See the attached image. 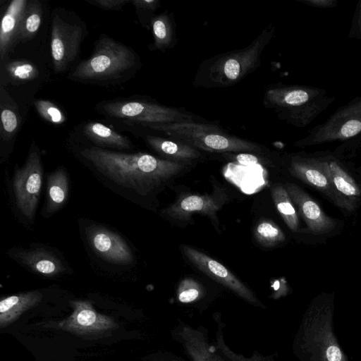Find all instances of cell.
<instances>
[{
    "label": "cell",
    "instance_id": "cell-1",
    "mask_svg": "<svg viewBox=\"0 0 361 361\" xmlns=\"http://www.w3.org/2000/svg\"><path fill=\"white\" fill-rule=\"evenodd\" d=\"M78 155L111 182L141 195L157 189L188 164L147 153H125L95 146L81 149Z\"/></svg>",
    "mask_w": 361,
    "mask_h": 361
},
{
    "label": "cell",
    "instance_id": "cell-2",
    "mask_svg": "<svg viewBox=\"0 0 361 361\" xmlns=\"http://www.w3.org/2000/svg\"><path fill=\"white\" fill-rule=\"evenodd\" d=\"M334 293H322L307 307L293 351L299 361H349L334 334Z\"/></svg>",
    "mask_w": 361,
    "mask_h": 361
},
{
    "label": "cell",
    "instance_id": "cell-3",
    "mask_svg": "<svg viewBox=\"0 0 361 361\" xmlns=\"http://www.w3.org/2000/svg\"><path fill=\"white\" fill-rule=\"evenodd\" d=\"M140 67V58L131 47L101 34L92 54L72 69L68 78L87 84L115 85L130 79Z\"/></svg>",
    "mask_w": 361,
    "mask_h": 361
},
{
    "label": "cell",
    "instance_id": "cell-4",
    "mask_svg": "<svg viewBox=\"0 0 361 361\" xmlns=\"http://www.w3.org/2000/svg\"><path fill=\"white\" fill-rule=\"evenodd\" d=\"M274 33V25L269 24L246 47L204 59L197 68L192 85L210 89L238 83L260 66L262 54Z\"/></svg>",
    "mask_w": 361,
    "mask_h": 361
},
{
    "label": "cell",
    "instance_id": "cell-5",
    "mask_svg": "<svg viewBox=\"0 0 361 361\" xmlns=\"http://www.w3.org/2000/svg\"><path fill=\"white\" fill-rule=\"evenodd\" d=\"M142 126L162 132L169 138L183 142L198 150L257 154H262L264 152V147L259 144L231 135L214 124L192 121Z\"/></svg>",
    "mask_w": 361,
    "mask_h": 361
},
{
    "label": "cell",
    "instance_id": "cell-6",
    "mask_svg": "<svg viewBox=\"0 0 361 361\" xmlns=\"http://www.w3.org/2000/svg\"><path fill=\"white\" fill-rule=\"evenodd\" d=\"M51 23L50 52L53 69L56 73H61L75 61L87 35V27L74 12L63 8L53 10Z\"/></svg>",
    "mask_w": 361,
    "mask_h": 361
},
{
    "label": "cell",
    "instance_id": "cell-7",
    "mask_svg": "<svg viewBox=\"0 0 361 361\" xmlns=\"http://www.w3.org/2000/svg\"><path fill=\"white\" fill-rule=\"evenodd\" d=\"M96 109L109 118L121 120L128 124L142 126L194 121L192 115L182 109L147 101H106L99 103Z\"/></svg>",
    "mask_w": 361,
    "mask_h": 361
},
{
    "label": "cell",
    "instance_id": "cell-8",
    "mask_svg": "<svg viewBox=\"0 0 361 361\" xmlns=\"http://www.w3.org/2000/svg\"><path fill=\"white\" fill-rule=\"evenodd\" d=\"M300 218L305 223L300 234L306 236L307 243L317 245L325 244L329 238L340 235L345 221L329 216L319 202L303 188L294 183H285Z\"/></svg>",
    "mask_w": 361,
    "mask_h": 361
},
{
    "label": "cell",
    "instance_id": "cell-9",
    "mask_svg": "<svg viewBox=\"0 0 361 361\" xmlns=\"http://www.w3.org/2000/svg\"><path fill=\"white\" fill-rule=\"evenodd\" d=\"M289 173L319 192L345 214L344 206L332 181L328 154H292L288 156Z\"/></svg>",
    "mask_w": 361,
    "mask_h": 361
},
{
    "label": "cell",
    "instance_id": "cell-10",
    "mask_svg": "<svg viewBox=\"0 0 361 361\" xmlns=\"http://www.w3.org/2000/svg\"><path fill=\"white\" fill-rule=\"evenodd\" d=\"M43 180V167L38 147L32 142L25 164L16 167L13 188L17 208L27 219L35 217Z\"/></svg>",
    "mask_w": 361,
    "mask_h": 361
},
{
    "label": "cell",
    "instance_id": "cell-11",
    "mask_svg": "<svg viewBox=\"0 0 361 361\" xmlns=\"http://www.w3.org/2000/svg\"><path fill=\"white\" fill-rule=\"evenodd\" d=\"M310 99V91L304 87L274 85L266 90L262 104L266 109L274 111L280 119L298 125L304 122Z\"/></svg>",
    "mask_w": 361,
    "mask_h": 361
},
{
    "label": "cell",
    "instance_id": "cell-12",
    "mask_svg": "<svg viewBox=\"0 0 361 361\" xmlns=\"http://www.w3.org/2000/svg\"><path fill=\"white\" fill-rule=\"evenodd\" d=\"M180 248L185 257L198 270L228 288L249 304L257 307L266 308L254 292L220 262L192 247L183 245Z\"/></svg>",
    "mask_w": 361,
    "mask_h": 361
},
{
    "label": "cell",
    "instance_id": "cell-13",
    "mask_svg": "<svg viewBox=\"0 0 361 361\" xmlns=\"http://www.w3.org/2000/svg\"><path fill=\"white\" fill-rule=\"evenodd\" d=\"M171 336L190 361H231L210 342L209 331L203 326H194L179 321L173 328Z\"/></svg>",
    "mask_w": 361,
    "mask_h": 361
},
{
    "label": "cell",
    "instance_id": "cell-14",
    "mask_svg": "<svg viewBox=\"0 0 361 361\" xmlns=\"http://www.w3.org/2000/svg\"><path fill=\"white\" fill-rule=\"evenodd\" d=\"M332 181L344 206L345 216L355 214L361 208V166L347 164L328 154Z\"/></svg>",
    "mask_w": 361,
    "mask_h": 361
},
{
    "label": "cell",
    "instance_id": "cell-15",
    "mask_svg": "<svg viewBox=\"0 0 361 361\" xmlns=\"http://www.w3.org/2000/svg\"><path fill=\"white\" fill-rule=\"evenodd\" d=\"M71 304V314L59 324L65 331L81 335L103 333L117 326L112 317L97 312L88 301L75 300Z\"/></svg>",
    "mask_w": 361,
    "mask_h": 361
},
{
    "label": "cell",
    "instance_id": "cell-16",
    "mask_svg": "<svg viewBox=\"0 0 361 361\" xmlns=\"http://www.w3.org/2000/svg\"><path fill=\"white\" fill-rule=\"evenodd\" d=\"M227 200L223 190H215L209 195H188L181 196L166 207L164 213L178 220L188 219L192 214L206 215L216 221V213Z\"/></svg>",
    "mask_w": 361,
    "mask_h": 361
},
{
    "label": "cell",
    "instance_id": "cell-17",
    "mask_svg": "<svg viewBox=\"0 0 361 361\" xmlns=\"http://www.w3.org/2000/svg\"><path fill=\"white\" fill-rule=\"evenodd\" d=\"M87 238L92 250L104 260L120 265H128L133 262L132 250L116 233L96 226L90 230Z\"/></svg>",
    "mask_w": 361,
    "mask_h": 361
},
{
    "label": "cell",
    "instance_id": "cell-18",
    "mask_svg": "<svg viewBox=\"0 0 361 361\" xmlns=\"http://www.w3.org/2000/svg\"><path fill=\"white\" fill-rule=\"evenodd\" d=\"M29 0H13L6 6L0 26V61L8 58L17 44V36L21 19Z\"/></svg>",
    "mask_w": 361,
    "mask_h": 361
},
{
    "label": "cell",
    "instance_id": "cell-19",
    "mask_svg": "<svg viewBox=\"0 0 361 361\" xmlns=\"http://www.w3.org/2000/svg\"><path fill=\"white\" fill-rule=\"evenodd\" d=\"M12 257L35 274L54 277L66 271L62 261L53 252L43 248L18 250Z\"/></svg>",
    "mask_w": 361,
    "mask_h": 361
},
{
    "label": "cell",
    "instance_id": "cell-20",
    "mask_svg": "<svg viewBox=\"0 0 361 361\" xmlns=\"http://www.w3.org/2000/svg\"><path fill=\"white\" fill-rule=\"evenodd\" d=\"M0 109L1 143L12 147L23 120L16 102L2 85H0Z\"/></svg>",
    "mask_w": 361,
    "mask_h": 361
},
{
    "label": "cell",
    "instance_id": "cell-21",
    "mask_svg": "<svg viewBox=\"0 0 361 361\" xmlns=\"http://www.w3.org/2000/svg\"><path fill=\"white\" fill-rule=\"evenodd\" d=\"M144 140L164 159L188 164L201 157L200 150L171 138L147 135L144 137Z\"/></svg>",
    "mask_w": 361,
    "mask_h": 361
},
{
    "label": "cell",
    "instance_id": "cell-22",
    "mask_svg": "<svg viewBox=\"0 0 361 361\" xmlns=\"http://www.w3.org/2000/svg\"><path fill=\"white\" fill-rule=\"evenodd\" d=\"M0 62V85L4 87L24 85L39 77L38 66L30 60L8 57Z\"/></svg>",
    "mask_w": 361,
    "mask_h": 361
},
{
    "label": "cell",
    "instance_id": "cell-23",
    "mask_svg": "<svg viewBox=\"0 0 361 361\" xmlns=\"http://www.w3.org/2000/svg\"><path fill=\"white\" fill-rule=\"evenodd\" d=\"M81 130L84 136L95 147L119 150H129L132 148V142L128 137L102 123L87 122L82 125Z\"/></svg>",
    "mask_w": 361,
    "mask_h": 361
},
{
    "label": "cell",
    "instance_id": "cell-24",
    "mask_svg": "<svg viewBox=\"0 0 361 361\" xmlns=\"http://www.w3.org/2000/svg\"><path fill=\"white\" fill-rule=\"evenodd\" d=\"M42 299L39 291L34 290L13 295L0 301V327H7L23 312L37 305Z\"/></svg>",
    "mask_w": 361,
    "mask_h": 361
},
{
    "label": "cell",
    "instance_id": "cell-25",
    "mask_svg": "<svg viewBox=\"0 0 361 361\" xmlns=\"http://www.w3.org/2000/svg\"><path fill=\"white\" fill-rule=\"evenodd\" d=\"M153 42L149 46L151 51H164L173 48L178 43L173 14L164 11L155 14L150 22Z\"/></svg>",
    "mask_w": 361,
    "mask_h": 361
},
{
    "label": "cell",
    "instance_id": "cell-26",
    "mask_svg": "<svg viewBox=\"0 0 361 361\" xmlns=\"http://www.w3.org/2000/svg\"><path fill=\"white\" fill-rule=\"evenodd\" d=\"M46 212L52 214L66 202L68 196V178L65 169L59 167L47 177Z\"/></svg>",
    "mask_w": 361,
    "mask_h": 361
},
{
    "label": "cell",
    "instance_id": "cell-27",
    "mask_svg": "<svg viewBox=\"0 0 361 361\" xmlns=\"http://www.w3.org/2000/svg\"><path fill=\"white\" fill-rule=\"evenodd\" d=\"M271 195L279 214L288 228L293 233L300 234L302 230L300 216L284 184L274 185L271 189Z\"/></svg>",
    "mask_w": 361,
    "mask_h": 361
},
{
    "label": "cell",
    "instance_id": "cell-28",
    "mask_svg": "<svg viewBox=\"0 0 361 361\" xmlns=\"http://www.w3.org/2000/svg\"><path fill=\"white\" fill-rule=\"evenodd\" d=\"M43 5L39 0H29L21 19L17 44L32 39L38 33L43 19Z\"/></svg>",
    "mask_w": 361,
    "mask_h": 361
},
{
    "label": "cell",
    "instance_id": "cell-29",
    "mask_svg": "<svg viewBox=\"0 0 361 361\" xmlns=\"http://www.w3.org/2000/svg\"><path fill=\"white\" fill-rule=\"evenodd\" d=\"M212 317L216 324L214 344L217 348L231 361H275L274 355H264L255 351L252 356L245 357L237 354L230 349L224 340V329L225 324L222 322L221 314L219 312L214 313Z\"/></svg>",
    "mask_w": 361,
    "mask_h": 361
},
{
    "label": "cell",
    "instance_id": "cell-30",
    "mask_svg": "<svg viewBox=\"0 0 361 361\" xmlns=\"http://www.w3.org/2000/svg\"><path fill=\"white\" fill-rule=\"evenodd\" d=\"M205 297L204 288L196 280L185 278L179 283L176 291V298L179 303L199 307Z\"/></svg>",
    "mask_w": 361,
    "mask_h": 361
},
{
    "label": "cell",
    "instance_id": "cell-31",
    "mask_svg": "<svg viewBox=\"0 0 361 361\" xmlns=\"http://www.w3.org/2000/svg\"><path fill=\"white\" fill-rule=\"evenodd\" d=\"M257 242L264 247H274L285 242L286 237L281 228L274 221L263 220L254 229Z\"/></svg>",
    "mask_w": 361,
    "mask_h": 361
},
{
    "label": "cell",
    "instance_id": "cell-32",
    "mask_svg": "<svg viewBox=\"0 0 361 361\" xmlns=\"http://www.w3.org/2000/svg\"><path fill=\"white\" fill-rule=\"evenodd\" d=\"M34 106L38 114L51 124L60 126L67 120L62 109L51 101L36 99Z\"/></svg>",
    "mask_w": 361,
    "mask_h": 361
},
{
    "label": "cell",
    "instance_id": "cell-33",
    "mask_svg": "<svg viewBox=\"0 0 361 361\" xmlns=\"http://www.w3.org/2000/svg\"><path fill=\"white\" fill-rule=\"evenodd\" d=\"M142 27L150 30V22L156 11L161 7L159 0H131Z\"/></svg>",
    "mask_w": 361,
    "mask_h": 361
},
{
    "label": "cell",
    "instance_id": "cell-34",
    "mask_svg": "<svg viewBox=\"0 0 361 361\" xmlns=\"http://www.w3.org/2000/svg\"><path fill=\"white\" fill-rule=\"evenodd\" d=\"M94 6L105 11H119L131 0H86Z\"/></svg>",
    "mask_w": 361,
    "mask_h": 361
},
{
    "label": "cell",
    "instance_id": "cell-35",
    "mask_svg": "<svg viewBox=\"0 0 361 361\" xmlns=\"http://www.w3.org/2000/svg\"><path fill=\"white\" fill-rule=\"evenodd\" d=\"M271 288L273 289L272 297L274 299L286 296L289 292V286L286 280L283 278L275 280L271 285Z\"/></svg>",
    "mask_w": 361,
    "mask_h": 361
},
{
    "label": "cell",
    "instance_id": "cell-36",
    "mask_svg": "<svg viewBox=\"0 0 361 361\" xmlns=\"http://www.w3.org/2000/svg\"><path fill=\"white\" fill-rule=\"evenodd\" d=\"M259 155L253 153H239L235 157L237 161L243 164L257 163L259 161Z\"/></svg>",
    "mask_w": 361,
    "mask_h": 361
},
{
    "label": "cell",
    "instance_id": "cell-37",
    "mask_svg": "<svg viewBox=\"0 0 361 361\" xmlns=\"http://www.w3.org/2000/svg\"><path fill=\"white\" fill-rule=\"evenodd\" d=\"M153 361H185L181 357L171 353H167L159 357L154 359Z\"/></svg>",
    "mask_w": 361,
    "mask_h": 361
}]
</instances>
